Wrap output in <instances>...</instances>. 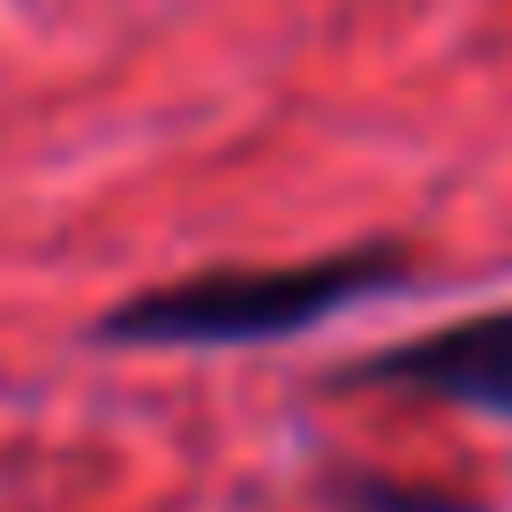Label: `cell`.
<instances>
[{"instance_id": "obj_3", "label": "cell", "mask_w": 512, "mask_h": 512, "mask_svg": "<svg viewBox=\"0 0 512 512\" xmlns=\"http://www.w3.org/2000/svg\"><path fill=\"white\" fill-rule=\"evenodd\" d=\"M362 505L369 512H475V505H460V497H422V490H392V482H369Z\"/></svg>"}, {"instance_id": "obj_1", "label": "cell", "mask_w": 512, "mask_h": 512, "mask_svg": "<svg viewBox=\"0 0 512 512\" xmlns=\"http://www.w3.org/2000/svg\"><path fill=\"white\" fill-rule=\"evenodd\" d=\"M407 279V249L362 241V249L302 256V264H256V272H196L174 287H144L106 309V347H256V339L317 332L354 302H377Z\"/></svg>"}, {"instance_id": "obj_2", "label": "cell", "mask_w": 512, "mask_h": 512, "mask_svg": "<svg viewBox=\"0 0 512 512\" xmlns=\"http://www.w3.org/2000/svg\"><path fill=\"white\" fill-rule=\"evenodd\" d=\"M339 384H384V392H422L475 415H512V309L437 324L407 347H377L354 369H339Z\"/></svg>"}]
</instances>
